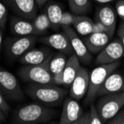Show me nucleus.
<instances>
[{
  "instance_id": "35",
  "label": "nucleus",
  "mask_w": 124,
  "mask_h": 124,
  "mask_svg": "<svg viewBox=\"0 0 124 124\" xmlns=\"http://www.w3.org/2000/svg\"><path fill=\"white\" fill-rule=\"evenodd\" d=\"M95 1L100 4H106V3H109L112 1H114V0H95Z\"/></svg>"
},
{
  "instance_id": "25",
  "label": "nucleus",
  "mask_w": 124,
  "mask_h": 124,
  "mask_svg": "<svg viewBox=\"0 0 124 124\" xmlns=\"http://www.w3.org/2000/svg\"><path fill=\"white\" fill-rule=\"evenodd\" d=\"M88 115L90 120V124H103V121L101 120L96 106L92 103L90 104V108L88 111Z\"/></svg>"
},
{
  "instance_id": "15",
  "label": "nucleus",
  "mask_w": 124,
  "mask_h": 124,
  "mask_svg": "<svg viewBox=\"0 0 124 124\" xmlns=\"http://www.w3.org/2000/svg\"><path fill=\"white\" fill-rule=\"evenodd\" d=\"M89 86V74L84 67H80L74 80L71 84V97L80 100L87 94Z\"/></svg>"
},
{
  "instance_id": "1",
  "label": "nucleus",
  "mask_w": 124,
  "mask_h": 124,
  "mask_svg": "<svg viewBox=\"0 0 124 124\" xmlns=\"http://www.w3.org/2000/svg\"><path fill=\"white\" fill-rule=\"evenodd\" d=\"M58 112L49 106L39 102L31 103L17 108L12 116L13 123L37 124L47 123L54 119Z\"/></svg>"
},
{
  "instance_id": "23",
  "label": "nucleus",
  "mask_w": 124,
  "mask_h": 124,
  "mask_svg": "<svg viewBox=\"0 0 124 124\" xmlns=\"http://www.w3.org/2000/svg\"><path fill=\"white\" fill-rule=\"evenodd\" d=\"M32 23L37 32L38 36L45 34L47 31L51 28L50 20L45 11L33 19L32 20Z\"/></svg>"
},
{
  "instance_id": "20",
  "label": "nucleus",
  "mask_w": 124,
  "mask_h": 124,
  "mask_svg": "<svg viewBox=\"0 0 124 124\" xmlns=\"http://www.w3.org/2000/svg\"><path fill=\"white\" fill-rule=\"evenodd\" d=\"M44 11L50 20L51 28L57 30L60 27V20L63 14L62 7L58 3L51 1L46 3Z\"/></svg>"
},
{
  "instance_id": "31",
  "label": "nucleus",
  "mask_w": 124,
  "mask_h": 124,
  "mask_svg": "<svg viewBox=\"0 0 124 124\" xmlns=\"http://www.w3.org/2000/svg\"><path fill=\"white\" fill-rule=\"evenodd\" d=\"M117 36L124 46V21H122L118 27Z\"/></svg>"
},
{
  "instance_id": "14",
  "label": "nucleus",
  "mask_w": 124,
  "mask_h": 124,
  "mask_svg": "<svg viewBox=\"0 0 124 124\" xmlns=\"http://www.w3.org/2000/svg\"><path fill=\"white\" fill-rule=\"evenodd\" d=\"M95 22L102 24L108 34L113 37L117 25V13L113 8L108 5L98 8L95 14Z\"/></svg>"
},
{
  "instance_id": "36",
  "label": "nucleus",
  "mask_w": 124,
  "mask_h": 124,
  "mask_svg": "<svg viewBox=\"0 0 124 124\" xmlns=\"http://www.w3.org/2000/svg\"><path fill=\"white\" fill-rule=\"evenodd\" d=\"M123 92V94H124V90H123V92Z\"/></svg>"
},
{
  "instance_id": "13",
  "label": "nucleus",
  "mask_w": 124,
  "mask_h": 124,
  "mask_svg": "<svg viewBox=\"0 0 124 124\" xmlns=\"http://www.w3.org/2000/svg\"><path fill=\"white\" fill-rule=\"evenodd\" d=\"M38 41L66 55H71L74 54L70 40L64 32L54 33L39 38L38 37Z\"/></svg>"
},
{
  "instance_id": "34",
  "label": "nucleus",
  "mask_w": 124,
  "mask_h": 124,
  "mask_svg": "<svg viewBox=\"0 0 124 124\" xmlns=\"http://www.w3.org/2000/svg\"><path fill=\"white\" fill-rule=\"evenodd\" d=\"M6 115L3 113V111L0 110V122H5L6 121Z\"/></svg>"
},
{
  "instance_id": "8",
  "label": "nucleus",
  "mask_w": 124,
  "mask_h": 124,
  "mask_svg": "<svg viewBox=\"0 0 124 124\" xmlns=\"http://www.w3.org/2000/svg\"><path fill=\"white\" fill-rule=\"evenodd\" d=\"M2 2L19 17L32 21L37 16L39 6L36 0H2Z\"/></svg>"
},
{
  "instance_id": "22",
  "label": "nucleus",
  "mask_w": 124,
  "mask_h": 124,
  "mask_svg": "<svg viewBox=\"0 0 124 124\" xmlns=\"http://www.w3.org/2000/svg\"><path fill=\"white\" fill-rule=\"evenodd\" d=\"M67 55L62 52H58L53 55L49 61L48 68L51 73L54 75L62 74L68 61Z\"/></svg>"
},
{
  "instance_id": "11",
  "label": "nucleus",
  "mask_w": 124,
  "mask_h": 124,
  "mask_svg": "<svg viewBox=\"0 0 124 124\" xmlns=\"http://www.w3.org/2000/svg\"><path fill=\"white\" fill-rule=\"evenodd\" d=\"M54 54L52 49L49 46L39 48H32L22 55L18 61L22 65H42L50 60Z\"/></svg>"
},
{
  "instance_id": "3",
  "label": "nucleus",
  "mask_w": 124,
  "mask_h": 124,
  "mask_svg": "<svg viewBox=\"0 0 124 124\" xmlns=\"http://www.w3.org/2000/svg\"><path fill=\"white\" fill-rule=\"evenodd\" d=\"M120 61L110 64L100 65L89 74V86L86 94L85 103L91 104L97 97L99 88L104 83L106 79L120 66Z\"/></svg>"
},
{
  "instance_id": "6",
  "label": "nucleus",
  "mask_w": 124,
  "mask_h": 124,
  "mask_svg": "<svg viewBox=\"0 0 124 124\" xmlns=\"http://www.w3.org/2000/svg\"><path fill=\"white\" fill-rule=\"evenodd\" d=\"M124 106L123 92L109 94L99 97L96 107L103 123L113 117Z\"/></svg>"
},
{
  "instance_id": "19",
  "label": "nucleus",
  "mask_w": 124,
  "mask_h": 124,
  "mask_svg": "<svg viewBox=\"0 0 124 124\" xmlns=\"http://www.w3.org/2000/svg\"><path fill=\"white\" fill-rule=\"evenodd\" d=\"M80 62L74 53L68 59L67 63L62 71V85H71L80 69Z\"/></svg>"
},
{
  "instance_id": "26",
  "label": "nucleus",
  "mask_w": 124,
  "mask_h": 124,
  "mask_svg": "<svg viewBox=\"0 0 124 124\" xmlns=\"http://www.w3.org/2000/svg\"><path fill=\"white\" fill-rule=\"evenodd\" d=\"M78 16L72 12H63L60 20V26H72Z\"/></svg>"
},
{
  "instance_id": "29",
  "label": "nucleus",
  "mask_w": 124,
  "mask_h": 124,
  "mask_svg": "<svg viewBox=\"0 0 124 124\" xmlns=\"http://www.w3.org/2000/svg\"><path fill=\"white\" fill-rule=\"evenodd\" d=\"M0 110L3 111V113L6 116L8 115L10 110V105L7 102L6 97L5 96V94H3L1 89H0Z\"/></svg>"
},
{
  "instance_id": "21",
  "label": "nucleus",
  "mask_w": 124,
  "mask_h": 124,
  "mask_svg": "<svg viewBox=\"0 0 124 124\" xmlns=\"http://www.w3.org/2000/svg\"><path fill=\"white\" fill-rule=\"evenodd\" d=\"M72 26L78 34L85 37L94 32L95 22L88 16L79 15Z\"/></svg>"
},
{
  "instance_id": "4",
  "label": "nucleus",
  "mask_w": 124,
  "mask_h": 124,
  "mask_svg": "<svg viewBox=\"0 0 124 124\" xmlns=\"http://www.w3.org/2000/svg\"><path fill=\"white\" fill-rule=\"evenodd\" d=\"M37 41L38 37L36 35L8 37L4 45L7 59L10 62L19 60L28 50L33 48Z\"/></svg>"
},
{
  "instance_id": "12",
  "label": "nucleus",
  "mask_w": 124,
  "mask_h": 124,
  "mask_svg": "<svg viewBox=\"0 0 124 124\" xmlns=\"http://www.w3.org/2000/svg\"><path fill=\"white\" fill-rule=\"evenodd\" d=\"M83 113V109L77 100L72 97H68L63 102L59 123L75 124Z\"/></svg>"
},
{
  "instance_id": "10",
  "label": "nucleus",
  "mask_w": 124,
  "mask_h": 124,
  "mask_svg": "<svg viewBox=\"0 0 124 124\" xmlns=\"http://www.w3.org/2000/svg\"><path fill=\"white\" fill-rule=\"evenodd\" d=\"M124 56V46L120 39H115L109 42L101 51L94 60V64L105 65L119 61Z\"/></svg>"
},
{
  "instance_id": "30",
  "label": "nucleus",
  "mask_w": 124,
  "mask_h": 124,
  "mask_svg": "<svg viewBox=\"0 0 124 124\" xmlns=\"http://www.w3.org/2000/svg\"><path fill=\"white\" fill-rule=\"evenodd\" d=\"M115 10L120 18L124 21V0H118L116 2Z\"/></svg>"
},
{
  "instance_id": "27",
  "label": "nucleus",
  "mask_w": 124,
  "mask_h": 124,
  "mask_svg": "<svg viewBox=\"0 0 124 124\" xmlns=\"http://www.w3.org/2000/svg\"><path fill=\"white\" fill-rule=\"evenodd\" d=\"M8 17V7L0 0V27L5 31V25Z\"/></svg>"
},
{
  "instance_id": "2",
  "label": "nucleus",
  "mask_w": 124,
  "mask_h": 124,
  "mask_svg": "<svg viewBox=\"0 0 124 124\" xmlns=\"http://www.w3.org/2000/svg\"><path fill=\"white\" fill-rule=\"evenodd\" d=\"M25 92L31 99L43 105L54 107L61 105L67 95V90L54 84H38L29 83Z\"/></svg>"
},
{
  "instance_id": "16",
  "label": "nucleus",
  "mask_w": 124,
  "mask_h": 124,
  "mask_svg": "<svg viewBox=\"0 0 124 124\" xmlns=\"http://www.w3.org/2000/svg\"><path fill=\"white\" fill-rule=\"evenodd\" d=\"M9 29L10 32L14 36H38L32 21L23 19L16 15L10 16Z\"/></svg>"
},
{
  "instance_id": "33",
  "label": "nucleus",
  "mask_w": 124,
  "mask_h": 124,
  "mask_svg": "<svg viewBox=\"0 0 124 124\" xmlns=\"http://www.w3.org/2000/svg\"><path fill=\"white\" fill-rule=\"evenodd\" d=\"M49 1V0H36V2L39 6V8H41L44 5H46L48 2Z\"/></svg>"
},
{
  "instance_id": "5",
  "label": "nucleus",
  "mask_w": 124,
  "mask_h": 124,
  "mask_svg": "<svg viewBox=\"0 0 124 124\" xmlns=\"http://www.w3.org/2000/svg\"><path fill=\"white\" fill-rule=\"evenodd\" d=\"M49 61L42 65H23L18 69V75L22 80L28 83L54 84L53 74L48 68Z\"/></svg>"
},
{
  "instance_id": "17",
  "label": "nucleus",
  "mask_w": 124,
  "mask_h": 124,
  "mask_svg": "<svg viewBox=\"0 0 124 124\" xmlns=\"http://www.w3.org/2000/svg\"><path fill=\"white\" fill-rule=\"evenodd\" d=\"M111 39L108 33L99 31L85 36L83 39V42L90 53L97 55L110 42Z\"/></svg>"
},
{
  "instance_id": "18",
  "label": "nucleus",
  "mask_w": 124,
  "mask_h": 124,
  "mask_svg": "<svg viewBox=\"0 0 124 124\" xmlns=\"http://www.w3.org/2000/svg\"><path fill=\"white\" fill-rule=\"evenodd\" d=\"M124 90V77L119 73L112 72L99 88L97 97L122 92Z\"/></svg>"
},
{
  "instance_id": "7",
  "label": "nucleus",
  "mask_w": 124,
  "mask_h": 124,
  "mask_svg": "<svg viewBox=\"0 0 124 124\" xmlns=\"http://www.w3.org/2000/svg\"><path fill=\"white\" fill-rule=\"evenodd\" d=\"M0 89L6 98L13 101H21L25 93L16 77L10 71L0 66Z\"/></svg>"
},
{
  "instance_id": "28",
  "label": "nucleus",
  "mask_w": 124,
  "mask_h": 124,
  "mask_svg": "<svg viewBox=\"0 0 124 124\" xmlns=\"http://www.w3.org/2000/svg\"><path fill=\"white\" fill-rule=\"evenodd\" d=\"M107 124H124V106L117 113L106 122Z\"/></svg>"
},
{
  "instance_id": "9",
  "label": "nucleus",
  "mask_w": 124,
  "mask_h": 124,
  "mask_svg": "<svg viewBox=\"0 0 124 124\" xmlns=\"http://www.w3.org/2000/svg\"><path fill=\"white\" fill-rule=\"evenodd\" d=\"M63 32L69 37L74 53L77 55L80 63L88 65L92 62V54L87 48L83 40L79 37L75 30L71 26H62Z\"/></svg>"
},
{
  "instance_id": "24",
  "label": "nucleus",
  "mask_w": 124,
  "mask_h": 124,
  "mask_svg": "<svg viewBox=\"0 0 124 124\" xmlns=\"http://www.w3.org/2000/svg\"><path fill=\"white\" fill-rule=\"evenodd\" d=\"M69 5L71 12L77 15L87 14L91 8L90 0H69Z\"/></svg>"
},
{
  "instance_id": "32",
  "label": "nucleus",
  "mask_w": 124,
  "mask_h": 124,
  "mask_svg": "<svg viewBox=\"0 0 124 124\" xmlns=\"http://www.w3.org/2000/svg\"><path fill=\"white\" fill-rule=\"evenodd\" d=\"M3 33H4V30L2 29L0 27V54H1L3 48Z\"/></svg>"
}]
</instances>
